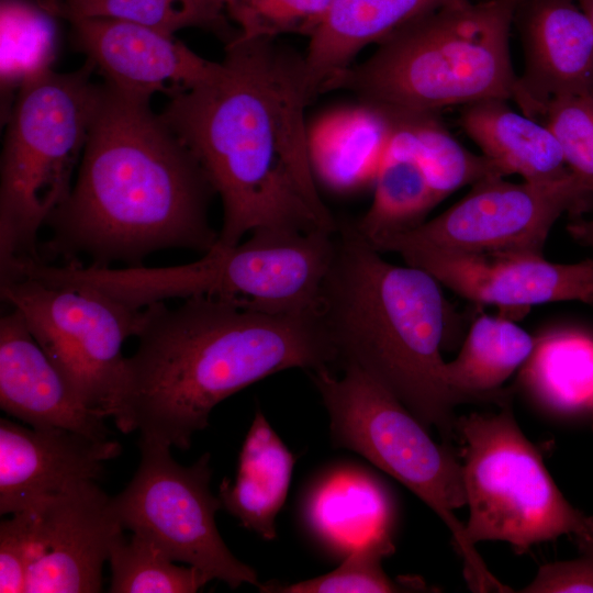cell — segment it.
Returning a JSON list of instances; mask_svg holds the SVG:
<instances>
[{"label": "cell", "mask_w": 593, "mask_h": 593, "mask_svg": "<svg viewBox=\"0 0 593 593\" xmlns=\"http://www.w3.org/2000/svg\"><path fill=\"white\" fill-rule=\"evenodd\" d=\"M168 98L161 118L222 202L215 246L259 231H337L309 153L305 109L313 97L303 55L277 38L237 35L210 78Z\"/></svg>", "instance_id": "1"}, {"label": "cell", "mask_w": 593, "mask_h": 593, "mask_svg": "<svg viewBox=\"0 0 593 593\" xmlns=\"http://www.w3.org/2000/svg\"><path fill=\"white\" fill-rule=\"evenodd\" d=\"M150 97L109 82L101 96L69 194L45 225L42 261L143 266L153 253H208L219 233L216 194L199 161L149 104Z\"/></svg>", "instance_id": "2"}, {"label": "cell", "mask_w": 593, "mask_h": 593, "mask_svg": "<svg viewBox=\"0 0 593 593\" xmlns=\"http://www.w3.org/2000/svg\"><path fill=\"white\" fill-rule=\"evenodd\" d=\"M136 337L112 418L124 434L181 450L239 390L282 370L337 365L317 311L271 314L208 295L145 306Z\"/></svg>", "instance_id": "3"}, {"label": "cell", "mask_w": 593, "mask_h": 593, "mask_svg": "<svg viewBox=\"0 0 593 593\" xmlns=\"http://www.w3.org/2000/svg\"><path fill=\"white\" fill-rule=\"evenodd\" d=\"M320 317L337 366H355L403 403L445 443L458 438L455 407L468 403L447 384L441 357L447 302L425 270L384 260L354 222L338 225Z\"/></svg>", "instance_id": "4"}, {"label": "cell", "mask_w": 593, "mask_h": 593, "mask_svg": "<svg viewBox=\"0 0 593 593\" xmlns=\"http://www.w3.org/2000/svg\"><path fill=\"white\" fill-rule=\"evenodd\" d=\"M518 0H450L381 41L324 88L400 110L514 100L510 33ZM323 91V92H324Z\"/></svg>", "instance_id": "5"}, {"label": "cell", "mask_w": 593, "mask_h": 593, "mask_svg": "<svg viewBox=\"0 0 593 593\" xmlns=\"http://www.w3.org/2000/svg\"><path fill=\"white\" fill-rule=\"evenodd\" d=\"M94 70L89 59L71 72L49 68L15 93L0 165V270L42 260L40 230L70 192L99 104Z\"/></svg>", "instance_id": "6"}, {"label": "cell", "mask_w": 593, "mask_h": 593, "mask_svg": "<svg viewBox=\"0 0 593 593\" xmlns=\"http://www.w3.org/2000/svg\"><path fill=\"white\" fill-rule=\"evenodd\" d=\"M309 371L329 415L336 447L361 455L428 505L451 533L473 592H510L486 568L454 511L466 505L463 467L449 443L428 428L393 394L355 366Z\"/></svg>", "instance_id": "7"}, {"label": "cell", "mask_w": 593, "mask_h": 593, "mask_svg": "<svg viewBox=\"0 0 593 593\" xmlns=\"http://www.w3.org/2000/svg\"><path fill=\"white\" fill-rule=\"evenodd\" d=\"M468 540H502L522 553L562 535L584 534L593 517L573 507L556 485L539 450L519 428L511 401L494 414L457 418Z\"/></svg>", "instance_id": "8"}, {"label": "cell", "mask_w": 593, "mask_h": 593, "mask_svg": "<svg viewBox=\"0 0 593 593\" xmlns=\"http://www.w3.org/2000/svg\"><path fill=\"white\" fill-rule=\"evenodd\" d=\"M0 291L85 405L112 417L126 360L122 347L136 336L144 307L94 288L27 276L0 281Z\"/></svg>", "instance_id": "9"}, {"label": "cell", "mask_w": 593, "mask_h": 593, "mask_svg": "<svg viewBox=\"0 0 593 593\" xmlns=\"http://www.w3.org/2000/svg\"><path fill=\"white\" fill-rule=\"evenodd\" d=\"M141 461L126 488L113 496L124 529L157 546L176 562L204 572L232 589L257 588L256 571L238 560L223 541L215 514L222 508L212 494L211 456L190 466L178 463L170 446L139 437Z\"/></svg>", "instance_id": "10"}, {"label": "cell", "mask_w": 593, "mask_h": 593, "mask_svg": "<svg viewBox=\"0 0 593 593\" xmlns=\"http://www.w3.org/2000/svg\"><path fill=\"white\" fill-rule=\"evenodd\" d=\"M593 198L570 172L549 182L515 183L490 177L471 186L457 203L418 226L369 240L380 253L433 248L459 253L542 254L555 223L581 214Z\"/></svg>", "instance_id": "11"}, {"label": "cell", "mask_w": 593, "mask_h": 593, "mask_svg": "<svg viewBox=\"0 0 593 593\" xmlns=\"http://www.w3.org/2000/svg\"><path fill=\"white\" fill-rule=\"evenodd\" d=\"M335 234L259 231L235 246L214 247L194 262L174 266L178 298L208 295L271 314L315 312L329 270Z\"/></svg>", "instance_id": "12"}, {"label": "cell", "mask_w": 593, "mask_h": 593, "mask_svg": "<svg viewBox=\"0 0 593 593\" xmlns=\"http://www.w3.org/2000/svg\"><path fill=\"white\" fill-rule=\"evenodd\" d=\"M23 512L32 533L25 592H101L103 564L124 535L113 496L89 480Z\"/></svg>", "instance_id": "13"}, {"label": "cell", "mask_w": 593, "mask_h": 593, "mask_svg": "<svg viewBox=\"0 0 593 593\" xmlns=\"http://www.w3.org/2000/svg\"><path fill=\"white\" fill-rule=\"evenodd\" d=\"M396 254L406 265L425 270L441 286L480 305L507 310L557 301L593 305V257L558 264L527 251L404 248Z\"/></svg>", "instance_id": "14"}, {"label": "cell", "mask_w": 593, "mask_h": 593, "mask_svg": "<svg viewBox=\"0 0 593 593\" xmlns=\"http://www.w3.org/2000/svg\"><path fill=\"white\" fill-rule=\"evenodd\" d=\"M516 24L524 53L514 101L542 116L558 97L593 92V26L577 0H518Z\"/></svg>", "instance_id": "15"}, {"label": "cell", "mask_w": 593, "mask_h": 593, "mask_svg": "<svg viewBox=\"0 0 593 593\" xmlns=\"http://www.w3.org/2000/svg\"><path fill=\"white\" fill-rule=\"evenodd\" d=\"M122 446L63 427L0 419V514L26 511L69 486L101 478Z\"/></svg>", "instance_id": "16"}, {"label": "cell", "mask_w": 593, "mask_h": 593, "mask_svg": "<svg viewBox=\"0 0 593 593\" xmlns=\"http://www.w3.org/2000/svg\"><path fill=\"white\" fill-rule=\"evenodd\" d=\"M71 40L109 82L150 97L170 96L210 78L219 61L208 60L174 34L111 18L69 21Z\"/></svg>", "instance_id": "17"}, {"label": "cell", "mask_w": 593, "mask_h": 593, "mask_svg": "<svg viewBox=\"0 0 593 593\" xmlns=\"http://www.w3.org/2000/svg\"><path fill=\"white\" fill-rule=\"evenodd\" d=\"M0 407L31 427L109 438L105 418L85 405L14 307L0 320Z\"/></svg>", "instance_id": "18"}, {"label": "cell", "mask_w": 593, "mask_h": 593, "mask_svg": "<svg viewBox=\"0 0 593 593\" xmlns=\"http://www.w3.org/2000/svg\"><path fill=\"white\" fill-rule=\"evenodd\" d=\"M450 0H334L309 37L304 57L307 87L313 99L353 65L371 44H379L411 21Z\"/></svg>", "instance_id": "19"}, {"label": "cell", "mask_w": 593, "mask_h": 593, "mask_svg": "<svg viewBox=\"0 0 593 593\" xmlns=\"http://www.w3.org/2000/svg\"><path fill=\"white\" fill-rule=\"evenodd\" d=\"M390 138L385 108L359 101L321 113L307 125L316 179L337 191L373 184Z\"/></svg>", "instance_id": "20"}, {"label": "cell", "mask_w": 593, "mask_h": 593, "mask_svg": "<svg viewBox=\"0 0 593 593\" xmlns=\"http://www.w3.org/2000/svg\"><path fill=\"white\" fill-rule=\"evenodd\" d=\"M394 512L383 483L355 467L324 475L304 504L311 533L328 550L343 556L374 537L392 535Z\"/></svg>", "instance_id": "21"}, {"label": "cell", "mask_w": 593, "mask_h": 593, "mask_svg": "<svg viewBox=\"0 0 593 593\" xmlns=\"http://www.w3.org/2000/svg\"><path fill=\"white\" fill-rule=\"evenodd\" d=\"M504 99H485L463 105L459 123L503 174L525 181L549 182L568 176L560 145L544 123L514 111Z\"/></svg>", "instance_id": "22"}, {"label": "cell", "mask_w": 593, "mask_h": 593, "mask_svg": "<svg viewBox=\"0 0 593 593\" xmlns=\"http://www.w3.org/2000/svg\"><path fill=\"white\" fill-rule=\"evenodd\" d=\"M294 462L293 454L258 411L243 443L235 480L224 479L220 485L222 508L261 538L273 539Z\"/></svg>", "instance_id": "23"}, {"label": "cell", "mask_w": 593, "mask_h": 593, "mask_svg": "<svg viewBox=\"0 0 593 593\" xmlns=\"http://www.w3.org/2000/svg\"><path fill=\"white\" fill-rule=\"evenodd\" d=\"M536 337L503 316L482 314L471 324L459 354L446 361L444 377L468 403L511 401L502 384L532 356Z\"/></svg>", "instance_id": "24"}, {"label": "cell", "mask_w": 593, "mask_h": 593, "mask_svg": "<svg viewBox=\"0 0 593 593\" xmlns=\"http://www.w3.org/2000/svg\"><path fill=\"white\" fill-rule=\"evenodd\" d=\"M385 109L390 119L388 147L412 156L421 165L437 203L465 186L504 177L489 158L459 143L437 112Z\"/></svg>", "instance_id": "25"}, {"label": "cell", "mask_w": 593, "mask_h": 593, "mask_svg": "<svg viewBox=\"0 0 593 593\" xmlns=\"http://www.w3.org/2000/svg\"><path fill=\"white\" fill-rule=\"evenodd\" d=\"M525 391L557 414L593 415V338L575 331H552L536 337L534 351L521 368Z\"/></svg>", "instance_id": "26"}, {"label": "cell", "mask_w": 593, "mask_h": 593, "mask_svg": "<svg viewBox=\"0 0 593 593\" xmlns=\"http://www.w3.org/2000/svg\"><path fill=\"white\" fill-rule=\"evenodd\" d=\"M53 18L67 22L82 18L130 21L170 34L195 27L212 32L225 44L238 35L223 0H36Z\"/></svg>", "instance_id": "27"}, {"label": "cell", "mask_w": 593, "mask_h": 593, "mask_svg": "<svg viewBox=\"0 0 593 593\" xmlns=\"http://www.w3.org/2000/svg\"><path fill=\"white\" fill-rule=\"evenodd\" d=\"M373 188L370 208L354 222L369 240L418 226L438 204L421 165L390 147L378 168Z\"/></svg>", "instance_id": "28"}, {"label": "cell", "mask_w": 593, "mask_h": 593, "mask_svg": "<svg viewBox=\"0 0 593 593\" xmlns=\"http://www.w3.org/2000/svg\"><path fill=\"white\" fill-rule=\"evenodd\" d=\"M52 15L22 0H2L0 5L1 91L16 93L31 77L51 68L56 54Z\"/></svg>", "instance_id": "29"}, {"label": "cell", "mask_w": 593, "mask_h": 593, "mask_svg": "<svg viewBox=\"0 0 593 593\" xmlns=\"http://www.w3.org/2000/svg\"><path fill=\"white\" fill-rule=\"evenodd\" d=\"M392 535L374 537L345 556L333 571L295 583L266 582L259 585L266 593H388L426 592L428 585L418 577L390 578L382 560L394 552Z\"/></svg>", "instance_id": "30"}, {"label": "cell", "mask_w": 593, "mask_h": 593, "mask_svg": "<svg viewBox=\"0 0 593 593\" xmlns=\"http://www.w3.org/2000/svg\"><path fill=\"white\" fill-rule=\"evenodd\" d=\"M111 593H193L210 578L195 567L178 566L157 546L132 534L113 545L109 560Z\"/></svg>", "instance_id": "31"}, {"label": "cell", "mask_w": 593, "mask_h": 593, "mask_svg": "<svg viewBox=\"0 0 593 593\" xmlns=\"http://www.w3.org/2000/svg\"><path fill=\"white\" fill-rule=\"evenodd\" d=\"M334 0H223L230 21L242 38L310 37Z\"/></svg>", "instance_id": "32"}, {"label": "cell", "mask_w": 593, "mask_h": 593, "mask_svg": "<svg viewBox=\"0 0 593 593\" xmlns=\"http://www.w3.org/2000/svg\"><path fill=\"white\" fill-rule=\"evenodd\" d=\"M542 118L567 167L593 198V92L556 98Z\"/></svg>", "instance_id": "33"}, {"label": "cell", "mask_w": 593, "mask_h": 593, "mask_svg": "<svg viewBox=\"0 0 593 593\" xmlns=\"http://www.w3.org/2000/svg\"><path fill=\"white\" fill-rule=\"evenodd\" d=\"M581 557L541 566L523 593H593V525L574 537Z\"/></svg>", "instance_id": "34"}, {"label": "cell", "mask_w": 593, "mask_h": 593, "mask_svg": "<svg viewBox=\"0 0 593 593\" xmlns=\"http://www.w3.org/2000/svg\"><path fill=\"white\" fill-rule=\"evenodd\" d=\"M31 521L26 512L0 523V592L24 593L31 563Z\"/></svg>", "instance_id": "35"}, {"label": "cell", "mask_w": 593, "mask_h": 593, "mask_svg": "<svg viewBox=\"0 0 593 593\" xmlns=\"http://www.w3.org/2000/svg\"><path fill=\"white\" fill-rule=\"evenodd\" d=\"M571 236L593 250V217L580 220L569 225Z\"/></svg>", "instance_id": "36"}, {"label": "cell", "mask_w": 593, "mask_h": 593, "mask_svg": "<svg viewBox=\"0 0 593 593\" xmlns=\"http://www.w3.org/2000/svg\"><path fill=\"white\" fill-rule=\"evenodd\" d=\"M593 26V0H577Z\"/></svg>", "instance_id": "37"}, {"label": "cell", "mask_w": 593, "mask_h": 593, "mask_svg": "<svg viewBox=\"0 0 593 593\" xmlns=\"http://www.w3.org/2000/svg\"><path fill=\"white\" fill-rule=\"evenodd\" d=\"M591 418H592V421H593V415H592V417H591Z\"/></svg>", "instance_id": "38"}, {"label": "cell", "mask_w": 593, "mask_h": 593, "mask_svg": "<svg viewBox=\"0 0 593 593\" xmlns=\"http://www.w3.org/2000/svg\"><path fill=\"white\" fill-rule=\"evenodd\" d=\"M592 427H593V421H592Z\"/></svg>", "instance_id": "39"}]
</instances>
